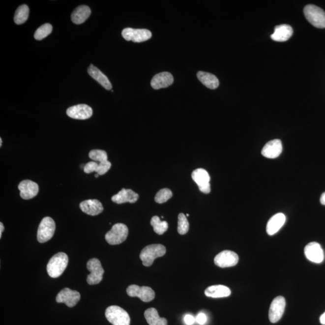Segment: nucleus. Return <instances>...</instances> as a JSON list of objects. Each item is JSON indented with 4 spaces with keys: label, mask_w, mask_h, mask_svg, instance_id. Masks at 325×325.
Returning a JSON list of instances; mask_svg holds the SVG:
<instances>
[{
    "label": "nucleus",
    "mask_w": 325,
    "mask_h": 325,
    "mask_svg": "<svg viewBox=\"0 0 325 325\" xmlns=\"http://www.w3.org/2000/svg\"><path fill=\"white\" fill-rule=\"evenodd\" d=\"M238 256L232 251H224L220 252L214 258L215 265L220 267L225 268L235 266L238 262Z\"/></svg>",
    "instance_id": "nucleus-12"
},
{
    "label": "nucleus",
    "mask_w": 325,
    "mask_h": 325,
    "mask_svg": "<svg viewBox=\"0 0 325 325\" xmlns=\"http://www.w3.org/2000/svg\"><path fill=\"white\" fill-rule=\"evenodd\" d=\"M128 235V227L123 224H117L106 234L105 238L109 244L116 245L125 241Z\"/></svg>",
    "instance_id": "nucleus-5"
},
{
    "label": "nucleus",
    "mask_w": 325,
    "mask_h": 325,
    "mask_svg": "<svg viewBox=\"0 0 325 325\" xmlns=\"http://www.w3.org/2000/svg\"><path fill=\"white\" fill-rule=\"evenodd\" d=\"M283 151V144L279 139H274L268 142L263 148L262 154L266 158H277Z\"/></svg>",
    "instance_id": "nucleus-17"
},
{
    "label": "nucleus",
    "mask_w": 325,
    "mask_h": 325,
    "mask_svg": "<svg viewBox=\"0 0 325 325\" xmlns=\"http://www.w3.org/2000/svg\"><path fill=\"white\" fill-rule=\"evenodd\" d=\"M192 178L198 185L201 192L208 194L211 191L210 177L208 172L205 169L199 168L196 169L192 174Z\"/></svg>",
    "instance_id": "nucleus-10"
},
{
    "label": "nucleus",
    "mask_w": 325,
    "mask_h": 325,
    "mask_svg": "<svg viewBox=\"0 0 325 325\" xmlns=\"http://www.w3.org/2000/svg\"><path fill=\"white\" fill-rule=\"evenodd\" d=\"M106 318L113 325H130V318L123 308L118 306H111L106 309Z\"/></svg>",
    "instance_id": "nucleus-3"
},
{
    "label": "nucleus",
    "mask_w": 325,
    "mask_h": 325,
    "mask_svg": "<svg viewBox=\"0 0 325 325\" xmlns=\"http://www.w3.org/2000/svg\"><path fill=\"white\" fill-rule=\"evenodd\" d=\"M197 77L204 86L210 89H216L219 87V80L213 74L208 73V72L200 71L198 72Z\"/></svg>",
    "instance_id": "nucleus-27"
},
{
    "label": "nucleus",
    "mask_w": 325,
    "mask_h": 325,
    "mask_svg": "<svg viewBox=\"0 0 325 325\" xmlns=\"http://www.w3.org/2000/svg\"><path fill=\"white\" fill-rule=\"evenodd\" d=\"M52 30L53 27L50 24H45L37 29L36 32H35L34 38L37 41H41V40L44 39L48 35L52 33Z\"/></svg>",
    "instance_id": "nucleus-31"
},
{
    "label": "nucleus",
    "mask_w": 325,
    "mask_h": 325,
    "mask_svg": "<svg viewBox=\"0 0 325 325\" xmlns=\"http://www.w3.org/2000/svg\"><path fill=\"white\" fill-rule=\"evenodd\" d=\"M88 72L91 77H92L94 80L99 83L106 90L112 89V85L111 83L110 82L108 78L100 70L96 68V67L93 65V64H91L89 67Z\"/></svg>",
    "instance_id": "nucleus-24"
},
{
    "label": "nucleus",
    "mask_w": 325,
    "mask_h": 325,
    "mask_svg": "<svg viewBox=\"0 0 325 325\" xmlns=\"http://www.w3.org/2000/svg\"><path fill=\"white\" fill-rule=\"evenodd\" d=\"M91 10L87 6H80L74 10L71 15L72 22L76 24L84 23L90 15Z\"/></svg>",
    "instance_id": "nucleus-26"
},
{
    "label": "nucleus",
    "mask_w": 325,
    "mask_h": 325,
    "mask_svg": "<svg viewBox=\"0 0 325 325\" xmlns=\"http://www.w3.org/2000/svg\"><path fill=\"white\" fill-rule=\"evenodd\" d=\"M127 293L129 296L138 297L145 302H151L155 297V292L149 287L131 285L128 287Z\"/></svg>",
    "instance_id": "nucleus-9"
},
{
    "label": "nucleus",
    "mask_w": 325,
    "mask_h": 325,
    "mask_svg": "<svg viewBox=\"0 0 325 325\" xmlns=\"http://www.w3.org/2000/svg\"><path fill=\"white\" fill-rule=\"evenodd\" d=\"M178 232L179 235H184L189 232V224L186 216L183 213L178 215Z\"/></svg>",
    "instance_id": "nucleus-33"
},
{
    "label": "nucleus",
    "mask_w": 325,
    "mask_h": 325,
    "mask_svg": "<svg viewBox=\"0 0 325 325\" xmlns=\"http://www.w3.org/2000/svg\"><path fill=\"white\" fill-rule=\"evenodd\" d=\"M68 257L63 252H59L48 262L47 270L48 275L53 278H57L62 275L68 264Z\"/></svg>",
    "instance_id": "nucleus-1"
},
{
    "label": "nucleus",
    "mask_w": 325,
    "mask_h": 325,
    "mask_svg": "<svg viewBox=\"0 0 325 325\" xmlns=\"http://www.w3.org/2000/svg\"><path fill=\"white\" fill-rule=\"evenodd\" d=\"M89 157H90V159L96 162L100 163L108 161V156H107V152L104 151V150H92V151H90L89 154Z\"/></svg>",
    "instance_id": "nucleus-32"
},
{
    "label": "nucleus",
    "mask_w": 325,
    "mask_h": 325,
    "mask_svg": "<svg viewBox=\"0 0 325 325\" xmlns=\"http://www.w3.org/2000/svg\"><path fill=\"white\" fill-rule=\"evenodd\" d=\"M184 321L187 325H192L195 323L196 321V319L194 317L190 314H187V315L185 316L184 317Z\"/></svg>",
    "instance_id": "nucleus-36"
},
{
    "label": "nucleus",
    "mask_w": 325,
    "mask_h": 325,
    "mask_svg": "<svg viewBox=\"0 0 325 325\" xmlns=\"http://www.w3.org/2000/svg\"><path fill=\"white\" fill-rule=\"evenodd\" d=\"M305 18L308 22L316 28H325V12L315 5L309 4L303 9Z\"/></svg>",
    "instance_id": "nucleus-4"
},
{
    "label": "nucleus",
    "mask_w": 325,
    "mask_h": 325,
    "mask_svg": "<svg viewBox=\"0 0 325 325\" xmlns=\"http://www.w3.org/2000/svg\"><path fill=\"white\" fill-rule=\"evenodd\" d=\"M29 8L26 4L21 5L16 10L14 16L15 23L18 25L24 24L28 20Z\"/></svg>",
    "instance_id": "nucleus-29"
},
{
    "label": "nucleus",
    "mask_w": 325,
    "mask_h": 325,
    "mask_svg": "<svg viewBox=\"0 0 325 325\" xmlns=\"http://www.w3.org/2000/svg\"><path fill=\"white\" fill-rule=\"evenodd\" d=\"M56 231V224L50 217L42 220L37 230V238L39 243H45L53 237Z\"/></svg>",
    "instance_id": "nucleus-6"
},
{
    "label": "nucleus",
    "mask_w": 325,
    "mask_h": 325,
    "mask_svg": "<svg viewBox=\"0 0 325 325\" xmlns=\"http://www.w3.org/2000/svg\"><path fill=\"white\" fill-rule=\"evenodd\" d=\"M148 324L149 325H167L168 321L165 318H160L156 309H148L144 313Z\"/></svg>",
    "instance_id": "nucleus-28"
},
{
    "label": "nucleus",
    "mask_w": 325,
    "mask_h": 325,
    "mask_svg": "<svg viewBox=\"0 0 325 325\" xmlns=\"http://www.w3.org/2000/svg\"><path fill=\"white\" fill-rule=\"evenodd\" d=\"M138 193L131 189H122L117 195L113 196L112 201L118 204L135 203L139 199Z\"/></svg>",
    "instance_id": "nucleus-20"
},
{
    "label": "nucleus",
    "mask_w": 325,
    "mask_h": 325,
    "mask_svg": "<svg viewBox=\"0 0 325 325\" xmlns=\"http://www.w3.org/2000/svg\"><path fill=\"white\" fill-rule=\"evenodd\" d=\"M166 249L165 246L160 244H150L142 249L140 259L145 266L149 267L157 258L165 256Z\"/></svg>",
    "instance_id": "nucleus-2"
},
{
    "label": "nucleus",
    "mask_w": 325,
    "mask_h": 325,
    "mask_svg": "<svg viewBox=\"0 0 325 325\" xmlns=\"http://www.w3.org/2000/svg\"><path fill=\"white\" fill-rule=\"evenodd\" d=\"M286 217L283 213H277L268 221L266 232L268 235L273 236L278 233L286 222Z\"/></svg>",
    "instance_id": "nucleus-22"
},
{
    "label": "nucleus",
    "mask_w": 325,
    "mask_h": 325,
    "mask_svg": "<svg viewBox=\"0 0 325 325\" xmlns=\"http://www.w3.org/2000/svg\"><path fill=\"white\" fill-rule=\"evenodd\" d=\"M66 114L72 119L85 120L92 116V109L87 104H78L69 107Z\"/></svg>",
    "instance_id": "nucleus-14"
},
{
    "label": "nucleus",
    "mask_w": 325,
    "mask_h": 325,
    "mask_svg": "<svg viewBox=\"0 0 325 325\" xmlns=\"http://www.w3.org/2000/svg\"><path fill=\"white\" fill-rule=\"evenodd\" d=\"M294 30L291 26L282 24L275 27V31L271 35V38L276 42H286L291 38Z\"/></svg>",
    "instance_id": "nucleus-21"
},
{
    "label": "nucleus",
    "mask_w": 325,
    "mask_h": 325,
    "mask_svg": "<svg viewBox=\"0 0 325 325\" xmlns=\"http://www.w3.org/2000/svg\"><path fill=\"white\" fill-rule=\"evenodd\" d=\"M320 322L322 325H325V312L320 318Z\"/></svg>",
    "instance_id": "nucleus-38"
},
{
    "label": "nucleus",
    "mask_w": 325,
    "mask_h": 325,
    "mask_svg": "<svg viewBox=\"0 0 325 325\" xmlns=\"http://www.w3.org/2000/svg\"><path fill=\"white\" fill-rule=\"evenodd\" d=\"M122 35L126 41L134 42H143L152 37L151 32L147 29L126 28L122 31Z\"/></svg>",
    "instance_id": "nucleus-8"
},
{
    "label": "nucleus",
    "mask_w": 325,
    "mask_h": 325,
    "mask_svg": "<svg viewBox=\"0 0 325 325\" xmlns=\"http://www.w3.org/2000/svg\"><path fill=\"white\" fill-rule=\"evenodd\" d=\"M80 208L83 212L90 216H97L104 210L103 204L97 200H88L80 204Z\"/></svg>",
    "instance_id": "nucleus-18"
},
{
    "label": "nucleus",
    "mask_w": 325,
    "mask_h": 325,
    "mask_svg": "<svg viewBox=\"0 0 325 325\" xmlns=\"http://www.w3.org/2000/svg\"><path fill=\"white\" fill-rule=\"evenodd\" d=\"M18 189L20 191V197L23 200H29L38 194L39 186L36 182L27 179L20 182Z\"/></svg>",
    "instance_id": "nucleus-16"
},
{
    "label": "nucleus",
    "mask_w": 325,
    "mask_h": 325,
    "mask_svg": "<svg viewBox=\"0 0 325 325\" xmlns=\"http://www.w3.org/2000/svg\"><path fill=\"white\" fill-rule=\"evenodd\" d=\"M2 139H0V146H2Z\"/></svg>",
    "instance_id": "nucleus-40"
},
{
    "label": "nucleus",
    "mask_w": 325,
    "mask_h": 325,
    "mask_svg": "<svg viewBox=\"0 0 325 325\" xmlns=\"http://www.w3.org/2000/svg\"><path fill=\"white\" fill-rule=\"evenodd\" d=\"M88 270L90 273L87 278L88 283L89 285L98 284L103 280L104 270L101 263L96 259H90L87 263Z\"/></svg>",
    "instance_id": "nucleus-7"
},
{
    "label": "nucleus",
    "mask_w": 325,
    "mask_h": 325,
    "mask_svg": "<svg viewBox=\"0 0 325 325\" xmlns=\"http://www.w3.org/2000/svg\"><path fill=\"white\" fill-rule=\"evenodd\" d=\"M173 82L174 77L173 75L168 72H163L155 75L152 78L151 86L154 89L158 90L160 89L170 87Z\"/></svg>",
    "instance_id": "nucleus-19"
},
{
    "label": "nucleus",
    "mask_w": 325,
    "mask_h": 325,
    "mask_svg": "<svg viewBox=\"0 0 325 325\" xmlns=\"http://www.w3.org/2000/svg\"><path fill=\"white\" fill-rule=\"evenodd\" d=\"M172 197H173V192L170 189L165 188L157 192L155 197V201L158 204H163L167 202Z\"/></svg>",
    "instance_id": "nucleus-34"
},
{
    "label": "nucleus",
    "mask_w": 325,
    "mask_h": 325,
    "mask_svg": "<svg viewBox=\"0 0 325 325\" xmlns=\"http://www.w3.org/2000/svg\"><path fill=\"white\" fill-rule=\"evenodd\" d=\"M151 225L154 232L158 235H163L168 229V222L161 221L159 217L156 216L152 217Z\"/></svg>",
    "instance_id": "nucleus-30"
},
{
    "label": "nucleus",
    "mask_w": 325,
    "mask_h": 325,
    "mask_svg": "<svg viewBox=\"0 0 325 325\" xmlns=\"http://www.w3.org/2000/svg\"><path fill=\"white\" fill-rule=\"evenodd\" d=\"M232 291L228 287L216 285L208 287L206 290V296L212 298H221L230 296Z\"/></svg>",
    "instance_id": "nucleus-25"
},
{
    "label": "nucleus",
    "mask_w": 325,
    "mask_h": 325,
    "mask_svg": "<svg viewBox=\"0 0 325 325\" xmlns=\"http://www.w3.org/2000/svg\"><path fill=\"white\" fill-rule=\"evenodd\" d=\"M4 227L2 223H0V238H1L2 233L4 232Z\"/></svg>",
    "instance_id": "nucleus-39"
},
{
    "label": "nucleus",
    "mask_w": 325,
    "mask_h": 325,
    "mask_svg": "<svg viewBox=\"0 0 325 325\" xmlns=\"http://www.w3.org/2000/svg\"><path fill=\"white\" fill-rule=\"evenodd\" d=\"M320 201H321V203L322 205L325 206V192L322 193L321 199H320Z\"/></svg>",
    "instance_id": "nucleus-37"
},
{
    "label": "nucleus",
    "mask_w": 325,
    "mask_h": 325,
    "mask_svg": "<svg viewBox=\"0 0 325 325\" xmlns=\"http://www.w3.org/2000/svg\"><path fill=\"white\" fill-rule=\"evenodd\" d=\"M304 253L307 259L311 262L319 264L323 262L324 252L321 244L317 242H311L305 246Z\"/></svg>",
    "instance_id": "nucleus-15"
},
{
    "label": "nucleus",
    "mask_w": 325,
    "mask_h": 325,
    "mask_svg": "<svg viewBox=\"0 0 325 325\" xmlns=\"http://www.w3.org/2000/svg\"><path fill=\"white\" fill-rule=\"evenodd\" d=\"M80 294L79 292L69 288H64L56 296V301L58 303H63L72 308L75 307L80 300Z\"/></svg>",
    "instance_id": "nucleus-13"
},
{
    "label": "nucleus",
    "mask_w": 325,
    "mask_h": 325,
    "mask_svg": "<svg viewBox=\"0 0 325 325\" xmlns=\"http://www.w3.org/2000/svg\"><path fill=\"white\" fill-rule=\"evenodd\" d=\"M196 322L200 325L205 324L207 322V316L206 314L204 313L199 314L197 318H196Z\"/></svg>",
    "instance_id": "nucleus-35"
},
{
    "label": "nucleus",
    "mask_w": 325,
    "mask_h": 325,
    "mask_svg": "<svg viewBox=\"0 0 325 325\" xmlns=\"http://www.w3.org/2000/svg\"><path fill=\"white\" fill-rule=\"evenodd\" d=\"M111 166L112 164L109 160L98 163L93 161V162H89L86 164L84 171L87 174H90L95 172L99 176H103L110 170Z\"/></svg>",
    "instance_id": "nucleus-23"
},
{
    "label": "nucleus",
    "mask_w": 325,
    "mask_h": 325,
    "mask_svg": "<svg viewBox=\"0 0 325 325\" xmlns=\"http://www.w3.org/2000/svg\"><path fill=\"white\" fill-rule=\"evenodd\" d=\"M285 308H286V300L284 297L278 296L273 300L268 311V318L271 323H276L281 319L284 313Z\"/></svg>",
    "instance_id": "nucleus-11"
},
{
    "label": "nucleus",
    "mask_w": 325,
    "mask_h": 325,
    "mask_svg": "<svg viewBox=\"0 0 325 325\" xmlns=\"http://www.w3.org/2000/svg\"><path fill=\"white\" fill-rule=\"evenodd\" d=\"M95 176L96 178H98V177H99V175L98 174H96Z\"/></svg>",
    "instance_id": "nucleus-41"
}]
</instances>
